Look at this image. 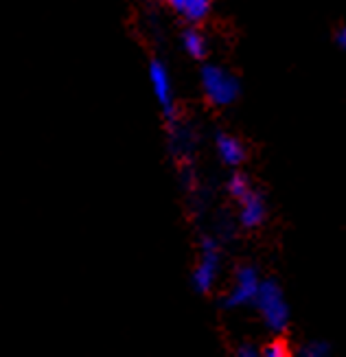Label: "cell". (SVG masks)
Wrapping results in <instances>:
<instances>
[{
  "instance_id": "obj_5",
  "label": "cell",
  "mask_w": 346,
  "mask_h": 357,
  "mask_svg": "<svg viewBox=\"0 0 346 357\" xmlns=\"http://www.w3.org/2000/svg\"><path fill=\"white\" fill-rule=\"evenodd\" d=\"M149 84L153 90V97L158 101L160 110L167 121H176V103H173V86H171V75L167 66L160 59L149 61Z\"/></svg>"
},
{
  "instance_id": "obj_3",
  "label": "cell",
  "mask_w": 346,
  "mask_h": 357,
  "mask_svg": "<svg viewBox=\"0 0 346 357\" xmlns=\"http://www.w3.org/2000/svg\"><path fill=\"white\" fill-rule=\"evenodd\" d=\"M219 270H222V252H219V241L215 237H202L200 241V259L193 268L191 283L197 294H211Z\"/></svg>"
},
{
  "instance_id": "obj_7",
  "label": "cell",
  "mask_w": 346,
  "mask_h": 357,
  "mask_svg": "<svg viewBox=\"0 0 346 357\" xmlns=\"http://www.w3.org/2000/svg\"><path fill=\"white\" fill-rule=\"evenodd\" d=\"M215 151H217L219 160L230 169H239L248 158V149H246L243 141L228 132L215 134Z\"/></svg>"
},
{
  "instance_id": "obj_14",
  "label": "cell",
  "mask_w": 346,
  "mask_h": 357,
  "mask_svg": "<svg viewBox=\"0 0 346 357\" xmlns=\"http://www.w3.org/2000/svg\"><path fill=\"white\" fill-rule=\"evenodd\" d=\"M333 42H336V46H338V49H340V51H344V53H346V22L338 26V31H336V38H333Z\"/></svg>"
},
{
  "instance_id": "obj_12",
  "label": "cell",
  "mask_w": 346,
  "mask_h": 357,
  "mask_svg": "<svg viewBox=\"0 0 346 357\" xmlns=\"http://www.w3.org/2000/svg\"><path fill=\"white\" fill-rule=\"evenodd\" d=\"M289 353H292V347L285 342L283 335H274L261 347V357H287Z\"/></svg>"
},
{
  "instance_id": "obj_15",
  "label": "cell",
  "mask_w": 346,
  "mask_h": 357,
  "mask_svg": "<svg viewBox=\"0 0 346 357\" xmlns=\"http://www.w3.org/2000/svg\"><path fill=\"white\" fill-rule=\"evenodd\" d=\"M165 3L173 9V11H178L180 15H182V11H184V5H186V0H165Z\"/></svg>"
},
{
  "instance_id": "obj_9",
  "label": "cell",
  "mask_w": 346,
  "mask_h": 357,
  "mask_svg": "<svg viewBox=\"0 0 346 357\" xmlns=\"http://www.w3.org/2000/svg\"><path fill=\"white\" fill-rule=\"evenodd\" d=\"M211 7H213L211 0H186L184 11H182V18L186 22H191V24H197V22L209 18Z\"/></svg>"
},
{
  "instance_id": "obj_1",
  "label": "cell",
  "mask_w": 346,
  "mask_h": 357,
  "mask_svg": "<svg viewBox=\"0 0 346 357\" xmlns=\"http://www.w3.org/2000/svg\"><path fill=\"white\" fill-rule=\"evenodd\" d=\"M253 307L257 309L263 327L272 335H283L287 331L292 320V309L276 278H261Z\"/></svg>"
},
{
  "instance_id": "obj_4",
  "label": "cell",
  "mask_w": 346,
  "mask_h": 357,
  "mask_svg": "<svg viewBox=\"0 0 346 357\" xmlns=\"http://www.w3.org/2000/svg\"><path fill=\"white\" fill-rule=\"evenodd\" d=\"M261 285V274L255 266H239L234 270L232 283L228 287V291L222 298V307L224 309H241V307H253V301L259 291Z\"/></svg>"
},
{
  "instance_id": "obj_13",
  "label": "cell",
  "mask_w": 346,
  "mask_h": 357,
  "mask_svg": "<svg viewBox=\"0 0 346 357\" xmlns=\"http://www.w3.org/2000/svg\"><path fill=\"white\" fill-rule=\"evenodd\" d=\"M234 355L237 357H261V347H257L253 342H241L237 349H234Z\"/></svg>"
},
{
  "instance_id": "obj_8",
  "label": "cell",
  "mask_w": 346,
  "mask_h": 357,
  "mask_svg": "<svg viewBox=\"0 0 346 357\" xmlns=\"http://www.w3.org/2000/svg\"><path fill=\"white\" fill-rule=\"evenodd\" d=\"M180 42H182V51L191 59H197V61L206 59V55H209V42H206V38H204V33H202L200 29H195V26L184 29L182 36H180Z\"/></svg>"
},
{
  "instance_id": "obj_10",
  "label": "cell",
  "mask_w": 346,
  "mask_h": 357,
  "mask_svg": "<svg viewBox=\"0 0 346 357\" xmlns=\"http://www.w3.org/2000/svg\"><path fill=\"white\" fill-rule=\"evenodd\" d=\"M250 189H253V182H250V178L246 176V174H241L239 169H234V172L230 174V178H228V182H226V191H228V195L237 202V199H241Z\"/></svg>"
},
{
  "instance_id": "obj_2",
  "label": "cell",
  "mask_w": 346,
  "mask_h": 357,
  "mask_svg": "<svg viewBox=\"0 0 346 357\" xmlns=\"http://www.w3.org/2000/svg\"><path fill=\"white\" fill-rule=\"evenodd\" d=\"M200 84L204 90V97L215 107H228L241 97L239 77L226 66L204 64L200 70Z\"/></svg>"
},
{
  "instance_id": "obj_11",
  "label": "cell",
  "mask_w": 346,
  "mask_h": 357,
  "mask_svg": "<svg viewBox=\"0 0 346 357\" xmlns=\"http://www.w3.org/2000/svg\"><path fill=\"white\" fill-rule=\"evenodd\" d=\"M294 353L301 357H326V355H331V344H329L326 340H309V342L296 347Z\"/></svg>"
},
{
  "instance_id": "obj_6",
  "label": "cell",
  "mask_w": 346,
  "mask_h": 357,
  "mask_svg": "<svg viewBox=\"0 0 346 357\" xmlns=\"http://www.w3.org/2000/svg\"><path fill=\"white\" fill-rule=\"evenodd\" d=\"M239 204V224L246 230H255L259 226H263V222L267 220V202L265 195L259 189H250L241 199H237Z\"/></svg>"
}]
</instances>
